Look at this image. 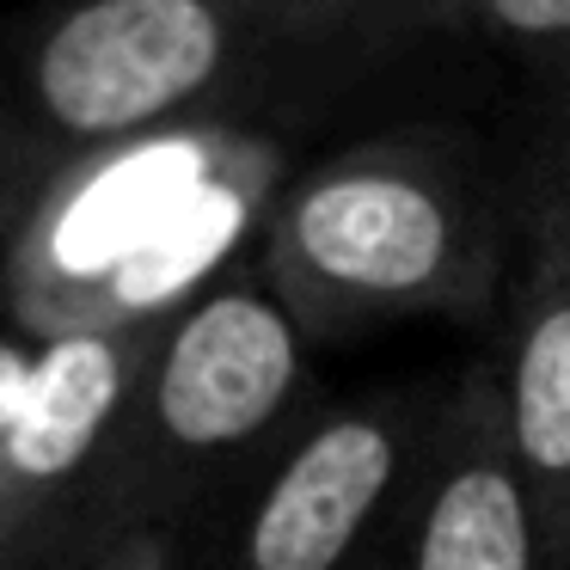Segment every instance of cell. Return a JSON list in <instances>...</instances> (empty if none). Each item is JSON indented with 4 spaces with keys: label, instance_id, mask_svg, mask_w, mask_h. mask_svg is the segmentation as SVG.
Segmentation results:
<instances>
[{
    "label": "cell",
    "instance_id": "8",
    "mask_svg": "<svg viewBox=\"0 0 570 570\" xmlns=\"http://www.w3.org/2000/svg\"><path fill=\"white\" fill-rule=\"evenodd\" d=\"M521 246H528V258H540V252L570 258V62L558 68L552 111H546L528 185H521Z\"/></svg>",
    "mask_w": 570,
    "mask_h": 570
},
{
    "label": "cell",
    "instance_id": "10",
    "mask_svg": "<svg viewBox=\"0 0 570 570\" xmlns=\"http://www.w3.org/2000/svg\"><path fill=\"white\" fill-rule=\"evenodd\" d=\"M68 570H178V533H124Z\"/></svg>",
    "mask_w": 570,
    "mask_h": 570
},
{
    "label": "cell",
    "instance_id": "2",
    "mask_svg": "<svg viewBox=\"0 0 570 570\" xmlns=\"http://www.w3.org/2000/svg\"><path fill=\"white\" fill-rule=\"evenodd\" d=\"M276 190V141L234 117L92 148L0 239V307L31 344L154 325L234 271Z\"/></svg>",
    "mask_w": 570,
    "mask_h": 570
},
{
    "label": "cell",
    "instance_id": "3",
    "mask_svg": "<svg viewBox=\"0 0 570 570\" xmlns=\"http://www.w3.org/2000/svg\"><path fill=\"white\" fill-rule=\"evenodd\" d=\"M258 276L313 350L479 313L503 276V209L472 148L399 129L283 178L258 227Z\"/></svg>",
    "mask_w": 570,
    "mask_h": 570
},
{
    "label": "cell",
    "instance_id": "6",
    "mask_svg": "<svg viewBox=\"0 0 570 570\" xmlns=\"http://www.w3.org/2000/svg\"><path fill=\"white\" fill-rule=\"evenodd\" d=\"M368 570H558L509 448L491 362L454 374L435 448Z\"/></svg>",
    "mask_w": 570,
    "mask_h": 570
},
{
    "label": "cell",
    "instance_id": "7",
    "mask_svg": "<svg viewBox=\"0 0 570 570\" xmlns=\"http://www.w3.org/2000/svg\"><path fill=\"white\" fill-rule=\"evenodd\" d=\"M491 374L552 564L570 570V258L540 252L521 264Z\"/></svg>",
    "mask_w": 570,
    "mask_h": 570
},
{
    "label": "cell",
    "instance_id": "4",
    "mask_svg": "<svg viewBox=\"0 0 570 570\" xmlns=\"http://www.w3.org/2000/svg\"><path fill=\"white\" fill-rule=\"evenodd\" d=\"M307 399L313 337L264 288L258 264H234L154 332L92 472L80 552L124 533H178L301 430Z\"/></svg>",
    "mask_w": 570,
    "mask_h": 570
},
{
    "label": "cell",
    "instance_id": "1",
    "mask_svg": "<svg viewBox=\"0 0 570 570\" xmlns=\"http://www.w3.org/2000/svg\"><path fill=\"white\" fill-rule=\"evenodd\" d=\"M442 38V0H75L19 38L0 129L19 197L68 160L222 117L227 99L301 62H374Z\"/></svg>",
    "mask_w": 570,
    "mask_h": 570
},
{
    "label": "cell",
    "instance_id": "5",
    "mask_svg": "<svg viewBox=\"0 0 570 570\" xmlns=\"http://www.w3.org/2000/svg\"><path fill=\"white\" fill-rule=\"evenodd\" d=\"M454 381L337 399L246 479L215 570H368L435 448Z\"/></svg>",
    "mask_w": 570,
    "mask_h": 570
},
{
    "label": "cell",
    "instance_id": "11",
    "mask_svg": "<svg viewBox=\"0 0 570 570\" xmlns=\"http://www.w3.org/2000/svg\"><path fill=\"white\" fill-rule=\"evenodd\" d=\"M26 215V197H19V178H13V154H7V129H0V239L19 227Z\"/></svg>",
    "mask_w": 570,
    "mask_h": 570
},
{
    "label": "cell",
    "instance_id": "9",
    "mask_svg": "<svg viewBox=\"0 0 570 570\" xmlns=\"http://www.w3.org/2000/svg\"><path fill=\"white\" fill-rule=\"evenodd\" d=\"M442 38H484L533 62H570V0H442Z\"/></svg>",
    "mask_w": 570,
    "mask_h": 570
}]
</instances>
